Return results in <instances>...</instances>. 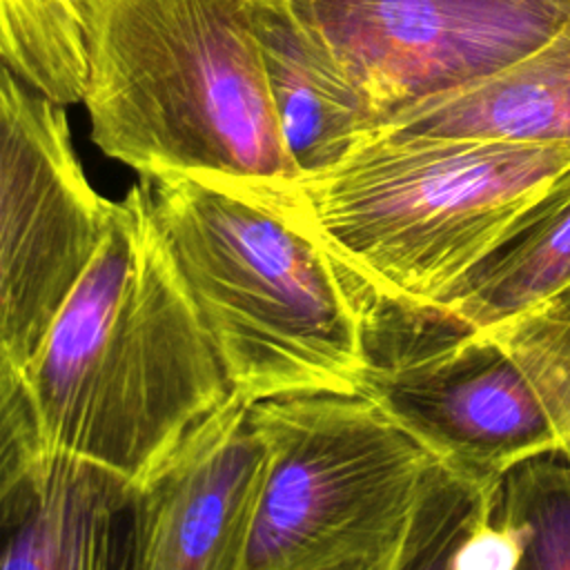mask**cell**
I'll use <instances>...</instances> for the list:
<instances>
[{
  "label": "cell",
  "instance_id": "12",
  "mask_svg": "<svg viewBox=\"0 0 570 570\" xmlns=\"http://www.w3.org/2000/svg\"><path fill=\"white\" fill-rule=\"evenodd\" d=\"M254 22L272 102L301 178L361 149L376 125L278 0H256Z\"/></svg>",
  "mask_w": 570,
  "mask_h": 570
},
{
  "label": "cell",
  "instance_id": "3",
  "mask_svg": "<svg viewBox=\"0 0 570 570\" xmlns=\"http://www.w3.org/2000/svg\"><path fill=\"white\" fill-rule=\"evenodd\" d=\"M256 0H76L94 145L140 178L301 180L272 102Z\"/></svg>",
  "mask_w": 570,
  "mask_h": 570
},
{
  "label": "cell",
  "instance_id": "16",
  "mask_svg": "<svg viewBox=\"0 0 570 570\" xmlns=\"http://www.w3.org/2000/svg\"><path fill=\"white\" fill-rule=\"evenodd\" d=\"M517 543L508 530L488 519L463 543L456 570H514Z\"/></svg>",
  "mask_w": 570,
  "mask_h": 570
},
{
  "label": "cell",
  "instance_id": "9",
  "mask_svg": "<svg viewBox=\"0 0 570 570\" xmlns=\"http://www.w3.org/2000/svg\"><path fill=\"white\" fill-rule=\"evenodd\" d=\"M0 570H142L140 485L47 450L0 379Z\"/></svg>",
  "mask_w": 570,
  "mask_h": 570
},
{
  "label": "cell",
  "instance_id": "7",
  "mask_svg": "<svg viewBox=\"0 0 570 570\" xmlns=\"http://www.w3.org/2000/svg\"><path fill=\"white\" fill-rule=\"evenodd\" d=\"M278 2L376 129L414 105L508 69L570 20V0Z\"/></svg>",
  "mask_w": 570,
  "mask_h": 570
},
{
  "label": "cell",
  "instance_id": "11",
  "mask_svg": "<svg viewBox=\"0 0 570 570\" xmlns=\"http://www.w3.org/2000/svg\"><path fill=\"white\" fill-rule=\"evenodd\" d=\"M374 138L490 140L570 151V20L530 56L396 114Z\"/></svg>",
  "mask_w": 570,
  "mask_h": 570
},
{
  "label": "cell",
  "instance_id": "14",
  "mask_svg": "<svg viewBox=\"0 0 570 570\" xmlns=\"http://www.w3.org/2000/svg\"><path fill=\"white\" fill-rule=\"evenodd\" d=\"M0 58L51 102H82L89 60L76 0H0Z\"/></svg>",
  "mask_w": 570,
  "mask_h": 570
},
{
  "label": "cell",
  "instance_id": "4",
  "mask_svg": "<svg viewBox=\"0 0 570 570\" xmlns=\"http://www.w3.org/2000/svg\"><path fill=\"white\" fill-rule=\"evenodd\" d=\"M568 180L570 151L554 147L374 138L298 196L379 303L430 312Z\"/></svg>",
  "mask_w": 570,
  "mask_h": 570
},
{
  "label": "cell",
  "instance_id": "5",
  "mask_svg": "<svg viewBox=\"0 0 570 570\" xmlns=\"http://www.w3.org/2000/svg\"><path fill=\"white\" fill-rule=\"evenodd\" d=\"M361 394L479 481L570 461V287L488 327L376 303Z\"/></svg>",
  "mask_w": 570,
  "mask_h": 570
},
{
  "label": "cell",
  "instance_id": "8",
  "mask_svg": "<svg viewBox=\"0 0 570 570\" xmlns=\"http://www.w3.org/2000/svg\"><path fill=\"white\" fill-rule=\"evenodd\" d=\"M114 207L82 171L65 107L2 67L0 367H29L100 249Z\"/></svg>",
  "mask_w": 570,
  "mask_h": 570
},
{
  "label": "cell",
  "instance_id": "15",
  "mask_svg": "<svg viewBox=\"0 0 570 570\" xmlns=\"http://www.w3.org/2000/svg\"><path fill=\"white\" fill-rule=\"evenodd\" d=\"M490 519L517 543L514 570H570V461L539 456L508 470Z\"/></svg>",
  "mask_w": 570,
  "mask_h": 570
},
{
  "label": "cell",
  "instance_id": "2",
  "mask_svg": "<svg viewBox=\"0 0 570 570\" xmlns=\"http://www.w3.org/2000/svg\"><path fill=\"white\" fill-rule=\"evenodd\" d=\"M227 379L249 403L361 394L374 294L309 225L298 183L138 180Z\"/></svg>",
  "mask_w": 570,
  "mask_h": 570
},
{
  "label": "cell",
  "instance_id": "13",
  "mask_svg": "<svg viewBox=\"0 0 570 570\" xmlns=\"http://www.w3.org/2000/svg\"><path fill=\"white\" fill-rule=\"evenodd\" d=\"M570 287V180L550 194L499 247L474 265L428 314L488 327Z\"/></svg>",
  "mask_w": 570,
  "mask_h": 570
},
{
  "label": "cell",
  "instance_id": "10",
  "mask_svg": "<svg viewBox=\"0 0 570 570\" xmlns=\"http://www.w3.org/2000/svg\"><path fill=\"white\" fill-rule=\"evenodd\" d=\"M252 403L234 392L142 481V570H243L265 474Z\"/></svg>",
  "mask_w": 570,
  "mask_h": 570
},
{
  "label": "cell",
  "instance_id": "1",
  "mask_svg": "<svg viewBox=\"0 0 570 570\" xmlns=\"http://www.w3.org/2000/svg\"><path fill=\"white\" fill-rule=\"evenodd\" d=\"M40 443L142 483L234 387L136 183L22 374Z\"/></svg>",
  "mask_w": 570,
  "mask_h": 570
},
{
  "label": "cell",
  "instance_id": "6",
  "mask_svg": "<svg viewBox=\"0 0 570 570\" xmlns=\"http://www.w3.org/2000/svg\"><path fill=\"white\" fill-rule=\"evenodd\" d=\"M265 474L243 570H305L390 554L434 456L363 394L252 403Z\"/></svg>",
  "mask_w": 570,
  "mask_h": 570
},
{
  "label": "cell",
  "instance_id": "17",
  "mask_svg": "<svg viewBox=\"0 0 570 570\" xmlns=\"http://www.w3.org/2000/svg\"><path fill=\"white\" fill-rule=\"evenodd\" d=\"M394 552V550H392ZM390 554H374V557H354V559H343V561H334V563H323V566H314V568H305V570H385Z\"/></svg>",
  "mask_w": 570,
  "mask_h": 570
}]
</instances>
